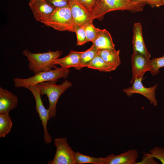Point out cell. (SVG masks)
Returning a JSON list of instances; mask_svg holds the SVG:
<instances>
[{"label": "cell", "instance_id": "cell-1", "mask_svg": "<svg viewBox=\"0 0 164 164\" xmlns=\"http://www.w3.org/2000/svg\"><path fill=\"white\" fill-rule=\"evenodd\" d=\"M145 5L137 0H98L91 12L94 19L101 21L109 12L125 10L135 13L142 11Z\"/></svg>", "mask_w": 164, "mask_h": 164}, {"label": "cell", "instance_id": "cell-2", "mask_svg": "<svg viewBox=\"0 0 164 164\" xmlns=\"http://www.w3.org/2000/svg\"><path fill=\"white\" fill-rule=\"evenodd\" d=\"M62 53V51L49 50L46 53H33L26 50L22 52L23 54L27 58L29 69L35 74L52 70L55 66L53 61L58 59Z\"/></svg>", "mask_w": 164, "mask_h": 164}, {"label": "cell", "instance_id": "cell-3", "mask_svg": "<svg viewBox=\"0 0 164 164\" xmlns=\"http://www.w3.org/2000/svg\"><path fill=\"white\" fill-rule=\"evenodd\" d=\"M54 67L55 69L53 70L40 72L27 78H15L13 79L14 85L18 88H27L30 86L41 82L57 80L60 78H67L70 72L69 68H58L56 66Z\"/></svg>", "mask_w": 164, "mask_h": 164}, {"label": "cell", "instance_id": "cell-4", "mask_svg": "<svg viewBox=\"0 0 164 164\" xmlns=\"http://www.w3.org/2000/svg\"><path fill=\"white\" fill-rule=\"evenodd\" d=\"M57 80L48 81L39 84L41 95H46L49 101L48 109L49 119L55 116L56 112V105L58 99L66 90L72 85V83L68 80L63 81L60 85H57Z\"/></svg>", "mask_w": 164, "mask_h": 164}, {"label": "cell", "instance_id": "cell-5", "mask_svg": "<svg viewBox=\"0 0 164 164\" xmlns=\"http://www.w3.org/2000/svg\"><path fill=\"white\" fill-rule=\"evenodd\" d=\"M43 24L59 31L74 32V24L69 5L62 7H56Z\"/></svg>", "mask_w": 164, "mask_h": 164}, {"label": "cell", "instance_id": "cell-6", "mask_svg": "<svg viewBox=\"0 0 164 164\" xmlns=\"http://www.w3.org/2000/svg\"><path fill=\"white\" fill-rule=\"evenodd\" d=\"M56 148L53 159L49 164H76L75 152L69 145L66 138H56L54 141Z\"/></svg>", "mask_w": 164, "mask_h": 164}, {"label": "cell", "instance_id": "cell-7", "mask_svg": "<svg viewBox=\"0 0 164 164\" xmlns=\"http://www.w3.org/2000/svg\"><path fill=\"white\" fill-rule=\"evenodd\" d=\"M26 88L32 93L36 102V110L39 114L44 130V141L45 144L51 143L52 138L49 134L47 128V124L49 120V113L48 109L44 106L41 97V94L39 84L31 85Z\"/></svg>", "mask_w": 164, "mask_h": 164}, {"label": "cell", "instance_id": "cell-8", "mask_svg": "<svg viewBox=\"0 0 164 164\" xmlns=\"http://www.w3.org/2000/svg\"><path fill=\"white\" fill-rule=\"evenodd\" d=\"M143 79V78H141L135 79L131 86L123 89V91L128 97L135 93L141 94L146 97L152 104L155 106L157 104V101L155 98V91L158 84L146 87L142 84Z\"/></svg>", "mask_w": 164, "mask_h": 164}, {"label": "cell", "instance_id": "cell-9", "mask_svg": "<svg viewBox=\"0 0 164 164\" xmlns=\"http://www.w3.org/2000/svg\"><path fill=\"white\" fill-rule=\"evenodd\" d=\"M131 59L132 78L130 83L132 84L136 78H143L146 72L150 71L151 66L150 58L142 54L133 53Z\"/></svg>", "mask_w": 164, "mask_h": 164}, {"label": "cell", "instance_id": "cell-10", "mask_svg": "<svg viewBox=\"0 0 164 164\" xmlns=\"http://www.w3.org/2000/svg\"><path fill=\"white\" fill-rule=\"evenodd\" d=\"M69 5L72 16L73 24L84 26L93 22L94 19L91 12L75 0H70Z\"/></svg>", "mask_w": 164, "mask_h": 164}, {"label": "cell", "instance_id": "cell-11", "mask_svg": "<svg viewBox=\"0 0 164 164\" xmlns=\"http://www.w3.org/2000/svg\"><path fill=\"white\" fill-rule=\"evenodd\" d=\"M29 4L35 19L43 23L48 19L56 8L46 0H37L29 2Z\"/></svg>", "mask_w": 164, "mask_h": 164}, {"label": "cell", "instance_id": "cell-12", "mask_svg": "<svg viewBox=\"0 0 164 164\" xmlns=\"http://www.w3.org/2000/svg\"><path fill=\"white\" fill-rule=\"evenodd\" d=\"M138 151L132 149L118 155L111 154L104 158V164H137Z\"/></svg>", "mask_w": 164, "mask_h": 164}, {"label": "cell", "instance_id": "cell-13", "mask_svg": "<svg viewBox=\"0 0 164 164\" xmlns=\"http://www.w3.org/2000/svg\"><path fill=\"white\" fill-rule=\"evenodd\" d=\"M133 31V53H140L150 58L151 55L147 51L144 41L142 27L140 22H136L134 24Z\"/></svg>", "mask_w": 164, "mask_h": 164}, {"label": "cell", "instance_id": "cell-14", "mask_svg": "<svg viewBox=\"0 0 164 164\" xmlns=\"http://www.w3.org/2000/svg\"><path fill=\"white\" fill-rule=\"evenodd\" d=\"M18 102L16 95L0 87V113H9L17 107Z\"/></svg>", "mask_w": 164, "mask_h": 164}, {"label": "cell", "instance_id": "cell-15", "mask_svg": "<svg viewBox=\"0 0 164 164\" xmlns=\"http://www.w3.org/2000/svg\"><path fill=\"white\" fill-rule=\"evenodd\" d=\"M82 52L70 50L68 55L63 58L53 60V63L55 65L59 64L63 68H69L73 67L76 69L79 63Z\"/></svg>", "mask_w": 164, "mask_h": 164}, {"label": "cell", "instance_id": "cell-16", "mask_svg": "<svg viewBox=\"0 0 164 164\" xmlns=\"http://www.w3.org/2000/svg\"><path fill=\"white\" fill-rule=\"evenodd\" d=\"M92 43V45L98 50L115 49V44L111 34L105 29H102L101 32Z\"/></svg>", "mask_w": 164, "mask_h": 164}, {"label": "cell", "instance_id": "cell-17", "mask_svg": "<svg viewBox=\"0 0 164 164\" xmlns=\"http://www.w3.org/2000/svg\"><path fill=\"white\" fill-rule=\"evenodd\" d=\"M119 53L120 50L114 49L99 50L97 53L105 62L117 68L121 63Z\"/></svg>", "mask_w": 164, "mask_h": 164}, {"label": "cell", "instance_id": "cell-18", "mask_svg": "<svg viewBox=\"0 0 164 164\" xmlns=\"http://www.w3.org/2000/svg\"><path fill=\"white\" fill-rule=\"evenodd\" d=\"M87 67L104 72H110L116 69L114 67L105 62L97 53Z\"/></svg>", "mask_w": 164, "mask_h": 164}, {"label": "cell", "instance_id": "cell-19", "mask_svg": "<svg viewBox=\"0 0 164 164\" xmlns=\"http://www.w3.org/2000/svg\"><path fill=\"white\" fill-rule=\"evenodd\" d=\"M98 50L93 45L88 49L83 51L81 55L79 63L76 69L80 70L85 67H87L95 56Z\"/></svg>", "mask_w": 164, "mask_h": 164}, {"label": "cell", "instance_id": "cell-20", "mask_svg": "<svg viewBox=\"0 0 164 164\" xmlns=\"http://www.w3.org/2000/svg\"><path fill=\"white\" fill-rule=\"evenodd\" d=\"M12 122L9 113H0V138H5L12 130Z\"/></svg>", "mask_w": 164, "mask_h": 164}, {"label": "cell", "instance_id": "cell-21", "mask_svg": "<svg viewBox=\"0 0 164 164\" xmlns=\"http://www.w3.org/2000/svg\"><path fill=\"white\" fill-rule=\"evenodd\" d=\"M75 155L76 164H104V158H96L83 155L78 152H75Z\"/></svg>", "mask_w": 164, "mask_h": 164}, {"label": "cell", "instance_id": "cell-22", "mask_svg": "<svg viewBox=\"0 0 164 164\" xmlns=\"http://www.w3.org/2000/svg\"><path fill=\"white\" fill-rule=\"evenodd\" d=\"M87 42H93L100 34L102 29L96 28L93 25V22L88 23L84 26Z\"/></svg>", "mask_w": 164, "mask_h": 164}, {"label": "cell", "instance_id": "cell-23", "mask_svg": "<svg viewBox=\"0 0 164 164\" xmlns=\"http://www.w3.org/2000/svg\"><path fill=\"white\" fill-rule=\"evenodd\" d=\"M151 69L150 71L152 76L158 75L160 69L164 67V54L162 56L151 60Z\"/></svg>", "mask_w": 164, "mask_h": 164}, {"label": "cell", "instance_id": "cell-24", "mask_svg": "<svg viewBox=\"0 0 164 164\" xmlns=\"http://www.w3.org/2000/svg\"><path fill=\"white\" fill-rule=\"evenodd\" d=\"M73 29L76 34L77 45H81L87 42L84 26L74 25Z\"/></svg>", "mask_w": 164, "mask_h": 164}, {"label": "cell", "instance_id": "cell-25", "mask_svg": "<svg viewBox=\"0 0 164 164\" xmlns=\"http://www.w3.org/2000/svg\"><path fill=\"white\" fill-rule=\"evenodd\" d=\"M149 154L152 156L159 160L164 164V147H155L149 151Z\"/></svg>", "mask_w": 164, "mask_h": 164}, {"label": "cell", "instance_id": "cell-26", "mask_svg": "<svg viewBox=\"0 0 164 164\" xmlns=\"http://www.w3.org/2000/svg\"><path fill=\"white\" fill-rule=\"evenodd\" d=\"M75 0L91 12L96 6L98 1V0Z\"/></svg>", "mask_w": 164, "mask_h": 164}, {"label": "cell", "instance_id": "cell-27", "mask_svg": "<svg viewBox=\"0 0 164 164\" xmlns=\"http://www.w3.org/2000/svg\"><path fill=\"white\" fill-rule=\"evenodd\" d=\"M158 162L155 160V158L151 156L149 153H143L142 160L137 162V164H158Z\"/></svg>", "mask_w": 164, "mask_h": 164}, {"label": "cell", "instance_id": "cell-28", "mask_svg": "<svg viewBox=\"0 0 164 164\" xmlns=\"http://www.w3.org/2000/svg\"><path fill=\"white\" fill-rule=\"evenodd\" d=\"M55 7H62L68 5L70 0H46Z\"/></svg>", "mask_w": 164, "mask_h": 164}, {"label": "cell", "instance_id": "cell-29", "mask_svg": "<svg viewBox=\"0 0 164 164\" xmlns=\"http://www.w3.org/2000/svg\"><path fill=\"white\" fill-rule=\"evenodd\" d=\"M145 3L152 7H159L163 5V0H145Z\"/></svg>", "mask_w": 164, "mask_h": 164}, {"label": "cell", "instance_id": "cell-30", "mask_svg": "<svg viewBox=\"0 0 164 164\" xmlns=\"http://www.w3.org/2000/svg\"><path fill=\"white\" fill-rule=\"evenodd\" d=\"M138 0V1L139 2H143V3H145V0Z\"/></svg>", "mask_w": 164, "mask_h": 164}, {"label": "cell", "instance_id": "cell-31", "mask_svg": "<svg viewBox=\"0 0 164 164\" xmlns=\"http://www.w3.org/2000/svg\"><path fill=\"white\" fill-rule=\"evenodd\" d=\"M37 0H29V2H32Z\"/></svg>", "mask_w": 164, "mask_h": 164}, {"label": "cell", "instance_id": "cell-32", "mask_svg": "<svg viewBox=\"0 0 164 164\" xmlns=\"http://www.w3.org/2000/svg\"><path fill=\"white\" fill-rule=\"evenodd\" d=\"M163 4L164 5V0H163Z\"/></svg>", "mask_w": 164, "mask_h": 164}]
</instances>
